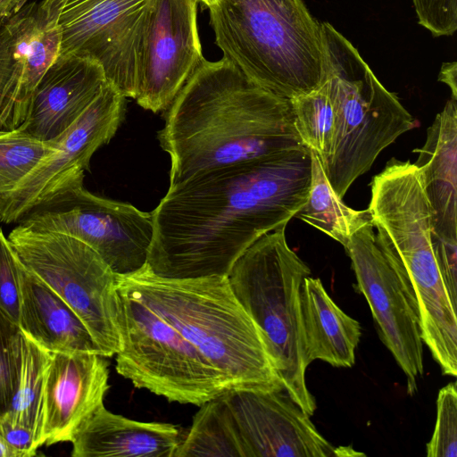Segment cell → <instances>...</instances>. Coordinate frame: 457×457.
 Wrapping results in <instances>:
<instances>
[{
	"instance_id": "30",
	"label": "cell",
	"mask_w": 457,
	"mask_h": 457,
	"mask_svg": "<svg viewBox=\"0 0 457 457\" xmlns=\"http://www.w3.org/2000/svg\"><path fill=\"white\" fill-rule=\"evenodd\" d=\"M420 24L434 36H451L457 29V0H413Z\"/></svg>"
},
{
	"instance_id": "7",
	"label": "cell",
	"mask_w": 457,
	"mask_h": 457,
	"mask_svg": "<svg viewBox=\"0 0 457 457\" xmlns=\"http://www.w3.org/2000/svg\"><path fill=\"white\" fill-rule=\"evenodd\" d=\"M189 428L204 457H344L286 390L230 389L199 406Z\"/></svg>"
},
{
	"instance_id": "1",
	"label": "cell",
	"mask_w": 457,
	"mask_h": 457,
	"mask_svg": "<svg viewBox=\"0 0 457 457\" xmlns=\"http://www.w3.org/2000/svg\"><path fill=\"white\" fill-rule=\"evenodd\" d=\"M311 178V150L303 145L170 186L151 212L146 264L165 278L228 277L255 241L302 209Z\"/></svg>"
},
{
	"instance_id": "34",
	"label": "cell",
	"mask_w": 457,
	"mask_h": 457,
	"mask_svg": "<svg viewBox=\"0 0 457 457\" xmlns=\"http://www.w3.org/2000/svg\"><path fill=\"white\" fill-rule=\"evenodd\" d=\"M0 457H13L12 452L5 445L3 437L0 435Z\"/></svg>"
},
{
	"instance_id": "31",
	"label": "cell",
	"mask_w": 457,
	"mask_h": 457,
	"mask_svg": "<svg viewBox=\"0 0 457 457\" xmlns=\"http://www.w3.org/2000/svg\"><path fill=\"white\" fill-rule=\"evenodd\" d=\"M0 435L13 457H31L39 447L35 433L7 412L0 417Z\"/></svg>"
},
{
	"instance_id": "8",
	"label": "cell",
	"mask_w": 457,
	"mask_h": 457,
	"mask_svg": "<svg viewBox=\"0 0 457 457\" xmlns=\"http://www.w3.org/2000/svg\"><path fill=\"white\" fill-rule=\"evenodd\" d=\"M120 350L116 371L170 402L200 406L228 391L196 348L116 278Z\"/></svg>"
},
{
	"instance_id": "13",
	"label": "cell",
	"mask_w": 457,
	"mask_h": 457,
	"mask_svg": "<svg viewBox=\"0 0 457 457\" xmlns=\"http://www.w3.org/2000/svg\"><path fill=\"white\" fill-rule=\"evenodd\" d=\"M126 101L127 97L107 82L98 96L64 133L54 152L13 190L0 195V221L18 222L68 180L84 174L95 152L111 141L122 123Z\"/></svg>"
},
{
	"instance_id": "15",
	"label": "cell",
	"mask_w": 457,
	"mask_h": 457,
	"mask_svg": "<svg viewBox=\"0 0 457 457\" xmlns=\"http://www.w3.org/2000/svg\"><path fill=\"white\" fill-rule=\"evenodd\" d=\"M414 164L420 170L432 209V243L453 303L457 302V100L446 102Z\"/></svg>"
},
{
	"instance_id": "35",
	"label": "cell",
	"mask_w": 457,
	"mask_h": 457,
	"mask_svg": "<svg viewBox=\"0 0 457 457\" xmlns=\"http://www.w3.org/2000/svg\"><path fill=\"white\" fill-rule=\"evenodd\" d=\"M218 0H198V2L204 3L207 7L214 4Z\"/></svg>"
},
{
	"instance_id": "21",
	"label": "cell",
	"mask_w": 457,
	"mask_h": 457,
	"mask_svg": "<svg viewBox=\"0 0 457 457\" xmlns=\"http://www.w3.org/2000/svg\"><path fill=\"white\" fill-rule=\"evenodd\" d=\"M3 24L12 54L22 70L20 102L26 118L33 89L58 57L62 34L55 20L41 2L27 3Z\"/></svg>"
},
{
	"instance_id": "17",
	"label": "cell",
	"mask_w": 457,
	"mask_h": 457,
	"mask_svg": "<svg viewBox=\"0 0 457 457\" xmlns=\"http://www.w3.org/2000/svg\"><path fill=\"white\" fill-rule=\"evenodd\" d=\"M108 362L97 353H52L48 369L43 445L71 442L109 389Z\"/></svg>"
},
{
	"instance_id": "20",
	"label": "cell",
	"mask_w": 457,
	"mask_h": 457,
	"mask_svg": "<svg viewBox=\"0 0 457 457\" xmlns=\"http://www.w3.org/2000/svg\"><path fill=\"white\" fill-rule=\"evenodd\" d=\"M300 303L307 362L321 360L334 367L353 366L361 336L359 321L337 306L317 278L303 279Z\"/></svg>"
},
{
	"instance_id": "16",
	"label": "cell",
	"mask_w": 457,
	"mask_h": 457,
	"mask_svg": "<svg viewBox=\"0 0 457 457\" xmlns=\"http://www.w3.org/2000/svg\"><path fill=\"white\" fill-rule=\"evenodd\" d=\"M107 83L102 67L76 55H60L33 89L19 127L32 137L57 144Z\"/></svg>"
},
{
	"instance_id": "18",
	"label": "cell",
	"mask_w": 457,
	"mask_h": 457,
	"mask_svg": "<svg viewBox=\"0 0 457 457\" xmlns=\"http://www.w3.org/2000/svg\"><path fill=\"white\" fill-rule=\"evenodd\" d=\"M181 439L173 424L130 420L102 404L75 431L71 456L174 457Z\"/></svg>"
},
{
	"instance_id": "3",
	"label": "cell",
	"mask_w": 457,
	"mask_h": 457,
	"mask_svg": "<svg viewBox=\"0 0 457 457\" xmlns=\"http://www.w3.org/2000/svg\"><path fill=\"white\" fill-rule=\"evenodd\" d=\"M117 278L174 326L229 390L284 389L259 328L227 277L165 278L145 264Z\"/></svg>"
},
{
	"instance_id": "5",
	"label": "cell",
	"mask_w": 457,
	"mask_h": 457,
	"mask_svg": "<svg viewBox=\"0 0 457 457\" xmlns=\"http://www.w3.org/2000/svg\"><path fill=\"white\" fill-rule=\"evenodd\" d=\"M323 82L336 108L331 151L321 162L342 198L378 154L416 122L397 96L379 82L357 49L332 25L322 22Z\"/></svg>"
},
{
	"instance_id": "12",
	"label": "cell",
	"mask_w": 457,
	"mask_h": 457,
	"mask_svg": "<svg viewBox=\"0 0 457 457\" xmlns=\"http://www.w3.org/2000/svg\"><path fill=\"white\" fill-rule=\"evenodd\" d=\"M345 249L355 274L357 289L366 298L378 336L406 377L410 395L423 376V341L420 318L369 222L349 239Z\"/></svg>"
},
{
	"instance_id": "23",
	"label": "cell",
	"mask_w": 457,
	"mask_h": 457,
	"mask_svg": "<svg viewBox=\"0 0 457 457\" xmlns=\"http://www.w3.org/2000/svg\"><path fill=\"white\" fill-rule=\"evenodd\" d=\"M51 359L52 353L21 331L17 381L7 413L35 433L39 447L43 445L46 383Z\"/></svg>"
},
{
	"instance_id": "10",
	"label": "cell",
	"mask_w": 457,
	"mask_h": 457,
	"mask_svg": "<svg viewBox=\"0 0 457 457\" xmlns=\"http://www.w3.org/2000/svg\"><path fill=\"white\" fill-rule=\"evenodd\" d=\"M84 174L68 180L18 222L73 237L95 250L116 275H128L147 262L154 235L152 212L129 203L96 195Z\"/></svg>"
},
{
	"instance_id": "26",
	"label": "cell",
	"mask_w": 457,
	"mask_h": 457,
	"mask_svg": "<svg viewBox=\"0 0 457 457\" xmlns=\"http://www.w3.org/2000/svg\"><path fill=\"white\" fill-rule=\"evenodd\" d=\"M22 70L15 59L8 33L0 24V132L19 128L25 120L20 102Z\"/></svg>"
},
{
	"instance_id": "24",
	"label": "cell",
	"mask_w": 457,
	"mask_h": 457,
	"mask_svg": "<svg viewBox=\"0 0 457 457\" xmlns=\"http://www.w3.org/2000/svg\"><path fill=\"white\" fill-rule=\"evenodd\" d=\"M295 129L303 145L313 151L323 162L330 154L336 108L323 82L306 95L290 99Z\"/></svg>"
},
{
	"instance_id": "29",
	"label": "cell",
	"mask_w": 457,
	"mask_h": 457,
	"mask_svg": "<svg viewBox=\"0 0 457 457\" xmlns=\"http://www.w3.org/2000/svg\"><path fill=\"white\" fill-rule=\"evenodd\" d=\"M19 268L20 261L0 228V312L17 326L20 311Z\"/></svg>"
},
{
	"instance_id": "33",
	"label": "cell",
	"mask_w": 457,
	"mask_h": 457,
	"mask_svg": "<svg viewBox=\"0 0 457 457\" xmlns=\"http://www.w3.org/2000/svg\"><path fill=\"white\" fill-rule=\"evenodd\" d=\"M29 0H0V24L20 11Z\"/></svg>"
},
{
	"instance_id": "22",
	"label": "cell",
	"mask_w": 457,
	"mask_h": 457,
	"mask_svg": "<svg viewBox=\"0 0 457 457\" xmlns=\"http://www.w3.org/2000/svg\"><path fill=\"white\" fill-rule=\"evenodd\" d=\"M312 178L308 199L295 217L318 228L344 247L362 226L371 222L370 211L346 206L332 188L319 156L311 150Z\"/></svg>"
},
{
	"instance_id": "2",
	"label": "cell",
	"mask_w": 457,
	"mask_h": 457,
	"mask_svg": "<svg viewBox=\"0 0 457 457\" xmlns=\"http://www.w3.org/2000/svg\"><path fill=\"white\" fill-rule=\"evenodd\" d=\"M158 131L170 186L219 167L303 146L290 100L250 80L225 58H204L163 111Z\"/></svg>"
},
{
	"instance_id": "11",
	"label": "cell",
	"mask_w": 457,
	"mask_h": 457,
	"mask_svg": "<svg viewBox=\"0 0 457 457\" xmlns=\"http://www.w3.org/2000/svg\"><path fill=\"white\" fill-rule=\"evenodd\" d=\"M153 0H43L58 24V56L97 62L105 79L125 97L136 98L143 46Z\"/></svg>"
},
{
	"instance_id": "32",
	"label": "cell",
	"mask_w": 457,
	"mask_h": 457,
	"mask_svg": "<svg viewBox=\"0 0 457 457\" xmlns=\"http://www.w3.org/2000/svg\"><path fill=\"white\" fill-rule=\"evenodd\" d=\"M439 80L450 87L452 89V98L457 100L456 62L443 64L439 74Z\"/></svg>"
},
{
	"instance_id": "4",
	"label": "cell",
	"mask_w": 457,
	"mask_h": 457,
	"mask_svg": "<svg viewBox=\"0 0 457 457\" xmlns=\"http://www.w3.org/2000/svg\"><path fill=\"white\" fill-rule=\"evenodd\" d=\"M208 8L223 58L254 84L288 100L321 86V25L302 0H218Z\"/></svg>"
},
{
	"instance_id": "6",
	"label": "cell",
	"mask_w": 457,
	"mask_h": 457,
	"mask_svg": "<svg viewBox=\"0 0 457 457\" xmlns=\"http://www.w3.org/2000/svg\"><path fill=\"white\" fill-rule=\"evenodd\" d=\"M286 227L255 241L228 278L236 298L259 328L272 365L289 396L310 416L316 401L307 387L301 288L309 267L287 245Z\"/></svg>"
},
{
	"instance_id": "14",
	"label": "cell",
	"mask_w": 457,
	"mask_h": 457,
	"mask_svg": "<svg viewBox=\"0 0 457 457\" xmlns=\"http://www.w3.org/2000/svg\"><path fill=\"white\" fill-rule=\"evenodd\" d=\"M198 0H153L145 36L137 104L164 111L204 59Z\"/></svg>"
},
{
	"instance_id": "27",
	"label": "cell",
	"mask_w": 457,
	"mask_h": 457,
	"mask_svg": "<svg viewBox=\"0 0 457 457\" xmlns=\"http://www.w3.org/2000/svg\"><path fill=\"white\" fill-rule=\"evenodd\" d=\"M426 450L428 457L457 456V390L455 382H450L438 392L436 425Z\"/></svg>"
},
{
	"instance_id": "28",
	"label": "cell",
	"mask_w": 457,
	"mask_h": 457,
	"mask_svg": "<svg viewBox=\"0 0 457 457\" xmlns=\"http://www.w3.org/2000/svg\"><path fill=\"white\" fill-rule=\"evenodd\" d=\"M21 329L0 312V417L10 408L19 366Z\"/></svg>"
},
{
	"instance_id": "19",
	"label": "cell",
	"mask_w": 457,
	"mask_h": 457,
	"mask_svg": "<svg viewBox=\"0 0 457 457\" xmlns=\"http://www.w3.org/2000/svg\"><path fill=\"white\" fill-rule=\"evenodd\" d=\"M20 261V260H19ZM21 331L50 353L100 351L75 312L20 262Z\"/></svg>"
},
{
	"instance_id": "9",
	"label": "cell",
	"mask_w": 457,
	"mask_h": 457,
	"mask_svg": "<svg viewBox=\"0 0 457 457\" xmlns=\"http://www.w3.org/2000/svg\"><path fill=\"white\" fill-rule=\"evenodd\" d=\"M8 240L22 265L53 289L85 324L104 357L120 346L117 275L84 242L21 224Z\"/></svg>"
},
{
	"instance_id": "25",
	"label": "cell",
	"mask_w": 457,
	"mask_h": 457,
	"mask_svg": "<svg viewBox=\"0 0 457 457\" xmlns=\"http://www.w3.org/2000/svg\"><path fill=\"white\" fill-rule=\"evenodd\" d=\"M57 144L38 140L20 128L0 132V195L13 190Z\"/></svg>"
}]
</instances>
